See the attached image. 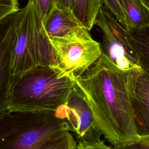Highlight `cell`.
<instances>
[{
	"instance_id": "1",
	"label": "cell",
	"mask_w": 149,
	"mask_h": 149,
	"mask_svg": "<svg viewBox=\"0 0 149 149\" xmlns=\"http://www.w3.org/2000/svg\"><path fill=\"white\" fill-rule=\"evenodd\" d=\"M143 70L119 69L103 53L75 81L102 135L112 145L138 139L133 108L134 87Z\"/></svg>"
},
{
	"instance_id": "2",
	"label": "cell",
	"mask_w": 149,
	"mask_h": 149,
	"mask_svg": "<svg viewBox=\"0 0 149 149\" xmlns=\"http://www.w3.org/2000/svg\"><path fill=\"white\" fill-rule=\"evenodd\" d=\"M55 56L34 0L16 12L11 49L10 73L13 77L41 66L52 67Z\"/></svg>"
},
{
	"instance_id": "3",
	"label": "cell",
	"mask_w": 149,
	"mask_h": 149,
	"mask_svg": "<svg viewBox=\"0 0 149 149\" xmlns=\"http://www.w3.org/2000/svg\"><path fill=\"white\" fill-rule=\"evenodd\" d=\"M74 86L68 78H59L50 67L36 68L12 77L8 109L55 112L66 102Z\"/></svg>"
},
{
	"instance_id": "4",
	"label": "cell",
	"mask_w": 149,
	"mask_h": 149,
	"mask_svg": "<svg viewBox=\"0 0 149 149\" xmlns=\"http://www.w3.org/2000/svg\"><path fill=\"white\" fill-rule=\"evenodd\" d=\"M66 132V122L54 111L7 109L0 113V149H38Z\"/></svg>"
},
{
	"instance_id": "5",
	"label": "cell",
	"mask_w": 149,
	"mask_h": 149,
	"mask_svg": "<svg viewBox=\"0 0 149 149\" xmlns=\"http://www.w3.org/2000/svg\"><path fill=\"white\" fill-rule=\"evenodd\" d=\"M49 40L55 56V63L51 68L59 78H68L74 82L102 54L100 42L93 39L83 26Z\"/></svg>"
},
{
	"instance_id": "6",
	"label": "cell",
	"mask_w": 149,
	"mask_h": 149,
	"mask_svg": "<svg viewBox=\"0 0 149 149\" xmlns=\"http://www.w3.org/2000/svg\"><path fill=\"white\" fill-rule=\"evenodd\" d=\"M95 24L100 27L102 33L100 42L102 53L120 70L142 69L130 47L126 29L102 5Z\"/></svg>"
},
{
	"instance_id": "7",
	"label": "cell",
	"mask_w": 149,
	"mask_h": 149,
	"mask_svg": "<svg viewBox=\"0 0 149 149\" xmlns=\"http://www.w3.org/2000/svg\"><path fill=\"white\" fill-rule=\"evenodd\" d=\"M55 113L66 122L69 132L77 142L101 139L102 135L95 122L91 109L76 84L66 102L55 111Z\"/></svg>"
},
{
	"instance_id": "8",
	"label": "cell",
	"mask_w": 149,
	"mask_h": 149,
	"mask_svg": "<svg viewBox=\"0 0 149 149\" xmlns=\"http://www.w3.org/2000/svg\"><path fill=\"white\" fill-rule=\"evenodd\" d=\"M17 12L0 21V113L8 109L12 77L10 73L11 49Z\"/></svg>"
},
{
	"instance_id": "9",
	"label": "cell",
	"mask_w": 149,
	"mask_h": 149,
	"mask_svg": "<svg viewBox=\"0 0 149 149\" xmlns=\"http://www.w3.org/2000/svg\"><path fill=\"white\" fill-rule=\"evenodd\" d=\"M133 108L139 134L149 136V73L144 71L136 80Z\"/></svg>"
},
{
	"instance_id": "10",
	"label": "cell",
	"mask_w": 149,
	"mask_h": 149,
	"mask_svg": "<svg viewBox=\"0 0 149 149\" xmlns=\"http://www.w3.org/2000/svg\"><path fill=\"white\" fill-rule=\"evenodd\" d=\"M42 24L48 38L62 37L76 27L83 26L70 10L56 6L49 12Z\"/></svg>"
},
{
	"instance_id": "11",
	"label": "cell",
	"mask_w": 149,
	"mask_h": 149,
	"mask_svg": "<svg viewBox=\"0 0 149 149\" xmlns=\"http://www.w3.org/2000/svg\"><path fill=\"white\" fill-rule=\"evenodd\" d=\"M126 34L141 69L149 73V26L126 29Z\"/></svg>"
},
{
	"instance_id": "12",
	"label": "cell",
	"mask_w": 149,
	"mask_h": 149,
	"mask_svg": "<svg viewBox=\"0 0 149 149\" xmlns=\"http://www.w3.org/2000/svg\"><path fill=\"white\" fill-rule=\"evenodd\" d=\"M101 6L100 0H72L71 11L77 20L90 31L95 25Z\"/></svg>"
},
{
	"instance_id": "13",
	"label": "cell",
	"mask_w": 149,
	"mask_h": 149,
	"mask_svg": "<svg viewBox=\"0 0 149 149\" xmlns=\"http://www.w3.org/2000/svg\"><path fill=\"white\" fill-rule=\"evenodd\" d=\"M121 1L130 29H140L149 26V6L141 0Z\"/></svg>"
},
{
	"instance_id": "14",
	"label": "cell",
	"mask_w": 149,
	"mask_h": 149,
	"mask_svg": "<svg viewBox=\"0 0 149 149\" xmlns=\"http://www.w3.org/2000/svg\"><path fill=\"white\" fill-rule=\"evenodd\" d=\"M77 142L70 132L50 139L43 143L38 149H76Z\"/></svg>"
},
{
	"instance_id": "15",
	"label": "cell",
	"mask_w": 149,
	"mask_h": 149,
	"mask_svg": "<svg viewBox=\"0 0 149 149\" xmlns=\"http://www.w3.org/2000/svg\"><path fill=\"white\" fill-rule=\"evenodd\" d=\"M102 5L126 29H130V26L123 10L121 0H100Z\"/></svg>"
},
{
	"instance_id": "16",
	"label": "cell",
	"mask_w": 149,
	"mask_h": 149,
	"mask_svg": "<svg viewBox=\"0 0 149 149\" xmlns=\"http://www.w3.org/2000/svg\"><path fill=\"white\" fill-rule=\"evenodd\" d=\"M112 149H149V136H141L133 140L112 145Z\"/></svg>"
},
{
	"instance_id": "17",
	"label": "cell",
	"mask_w": 149,
	"mask_h": 149,
	"mask_svg": "<svg viewBox=\"0 0 149 149\" xmlns=\"http://www.w3.org/2000/svg\"><path fill=\"white\" fill-rule=\"evenodd\" d=\"M19 9L18 0H0V21Z\"/></svg>"
},
{
	"instance_id": "18",
	"label": "cell",
	"mask_w": 149,
	"mask_h": 149,
	"mask_svg": "<svg viewBox=\"0 0 149 149\" xmlns=\"http://www.w3.org/2000/svg\"><path fill=\"white\" fill-rule=\"evenodd\" d=\"M42 22L49 12L56 5L57 0H34Z\"/></svg>"
},
{
	"instance_id": "19",
	"label": "cell",
	"mask_w": 149,
	"mask_h": 149,
	"mask_svg": "<svg viewBox=\"0 0 149 149\" xmlns=\"http://www.w3.org/2000/svg\"><path fill=\"white\" fill-rule=\"evenodd\" d=\"M76 149H112V146L107 145L101 139L94 141L77 142Z\"/></svg>"
},
{
	"instance_id": "20",
	"label": "cell",
	"mask_w": 149,
	"mask_h": 149,
	"mask_svg": "<svg viewBox=\"0 0 149 149\" xmlns=\"http://www.w3.org/2000/svg\"><path fill=\"white\" fill-rule=\"evenodd\" d=\"M72 0H57L56 5L55 6L68 10L72 9Z\"/></svg>"
},
{
	"instance_id": "21",
	"label": "cell",
	"mask_w": 149,
	"mask_h": 149,
	"mask_svg": "<svg viewBox=\"0 0 149 149\" xmlns=\"http://www.w3.org/2000/svg\"><path fill=\"white\" fill-rule=\"evenodd\" d=\"M141 1L143 2L147 6H149V0H141Z\"/></svg>"
}]
</instances>
